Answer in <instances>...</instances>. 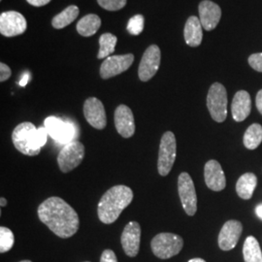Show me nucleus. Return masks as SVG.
Here are the masks:
<instances>
[{
	"label": "nucleus",
	"mask_w": 262,
	"mask_h": 262,
	"mask_svg": "<svg viewBox=\"0 0 262 262\" xmlns=\"http://www.w3.org/2000/svg\"><path fill=\"white\" fill-rule=\"evenodd\" d=\"M38 216L51 231L63 239L76 234L80 226L77 212L60 197H50L41 203Z\"/></svg>",
	"instance_id": "obj_1"
},
{
	"label": "nucleus",
	"mask_w": 262,
	"mask_h": 262,
	"mask_svg": "<svg viewBox=\"0 0 262 262\" xmlns=\"http://www.w3.org/2000/svg\"><path fill=\"white\" fill-rule=\"evenodd\" d=\"M132 199L133 191L130 187L120 185L109 188L97 206L99 220L105 225L115 223L122 211L130 204Z\"/></svg>",
	"instance_id": "obj_2"
},
{
	"label": "nucleus",
	"mask_w": 262,
	"mask_h": 262,
	"mask_svg": "<svg viewBox=\"0 0 262 262\" xmlns=\"http://www.w3.org/2000/svg\"><path fill=\"white\" fill-rule=\"evenodd\" d=\"M37 129L31 122H23L16 126L12 133V141L15 148L26 156H37L41 146L37 139Z\"/></svg>",
	"instance_id": "obj_3"
},
{
	"label": "nucleus",
	"mask_w": 262,
	"mask_h": 262,
	"mask_svg": "<svg viewBox=\"0 0 262 262\" xmlns=\"http://www.w3.org/2000/svg\"><path fill=\"white\" fill-rule=\"evenodd\" d=\"M151 251L161 259H168L177 255L184 247L181 236L173 233H159L150 242Z\"/></svg>",
	"instance_id": "obj_4"
},
{
	"label": "nucleus",
	"mask_w": 262,
	"mask_h": 262,
	"mask_svg": "<svg viewBox=\"0 0 262 262\" xmlns=\"http://www.w3.org/2000/svg\"><path fill=\"white\" fill-rule=\"evenodd\" d=\"M177 154L176 137L173 132H165L159 145L158 170L161 176H167L174 165Z\"/></svg>",
	"instance_id": "obj_5"
},
{
	"label": "nucleus",
	"mask_w": 262,
	"mask_h": 262,
	"mask_svg": "<svg viewBox=\"0 0 262 262\" xmlns=\"http://www.w3.org/2000/svg\"><path fill=\"white\" fill-rule=\"evenodd\" d=\"M207 107L214 121L225 122L227 117V93L223 84L215 83L211 85L207 96Z\"/></svg>",
	"instance_id": "obj_6"
},
{
	"label": "nucleus",
	"mask_w": 262,
	"mask_h": 262,
	"mask_svg": "<svg viewBox=\"0 0 262 262\" xmlns=\"http://www.w3.org/2000/svg\"><path fill=\"white\" fill-rule=\"evenodd\" d=\"M84 157V146L80 141L73 140L66 144L57 156V163L63 173L78 167Z\"/></svg>",
	"instance_id": "obj_7"
},
{
	"label": "nucleus",
	"mask_w": 262,
	"mask_h": 262,
	"mask_svg": "<svg viewBox=\"0 0 262 262\" xmlns=\"http://www.w3.org/2000/svg\"><path fill=\"white\" fill-rule=\"evenodd\" d=\"M179 196L184 210L188 215H195L197 211V195L191 177L187 172L180 174L178 178Z\"/></svg>",
	"instance_id": "obj_8"
},
{
	"label": "nucleus",
	"mask_w": 262,
	"mask_h": 262,
	"mask_svg": "<svg viewBox=\"0 0 262 262\" xmlns=\"http://www.w3.org/2000/svg\"><path fill=\"white\" fill-rule=\"evenodd\" d=\"M27 28V19L19 12L9 11L0 15V33L6 37L20 35Z\"/></svg>",
	"instance_id": "obj_9"
},
{
	"label": "nucleus",
	"mask_w": 262,
	"mask_h": 262,
	"mask_svg": "<svg viewBox=\"0 0 262 262\" xmlns=\"http://www.w3.org/2000/svg\"><path fill=\"white\" fill-rule=\"evenodd\" d=\"M45 128L47 129L49 135L56 142L67 144L74 138L75 128L72 123L64 122L61 119L56 117H48L45 120Z\"/></svg>",
	"instance_id": "obj_10"
},
{
	"label": "nucleus",
	"mask_w": 262,
	"mask_h": 262,
	"mask_svg": "<svg viewBox=\"0 0 262 262\" xmlns=\"http://www.w3.org/2000/svg\"><path fill=\"white\" fill-rule=\"evenodd\" d=\"M161 54L159 46L151 45L146 50L141 59L138 75L141 81L147 82L157 74L160 66Z\"/></svg>",
	"instance_id": "obj_11"
},
{
	"label": "nucleus",
	"mask_w": 262,
	"mask_h": 262,
	"mask_svg": "<svg viewBox=\"0 0 262 262\" xmlns=\"http://www.w3.org/2000/svg\"><path fill=\"white\" fill-rule=\"evenodd\" d=\"M134 56L127 54L123 56H112L107 57L100 67V76L104 80L119 75L126 71L133 63Z\"/></svg>",
	"instance_id": "obj_12"
},
{
	"label": "nucleus",
	"mask_w": 262,
	"mask_h": 262,
	"mask_svg": "<svg viewBox=\"0 0 262 262\" xmlns=\"http://www.w3.org/2000/svg\"><path fill=\"white\" fill-rule=\"evenodd\" d=\"M84 115L86 122L96 129H103L107 124L106 113L102 102L95 98L90 97L84 104Z\"/></svg>",
	"instance_id": "obj_13"
},
{
	"label": "nucleus",
	"mask_w": 262,
	"mask_h": 262,
	"mask_svg": "<svg viewBox=\"0 0 262 262\" xmlns=\"http://www.w3.org/2000/svg\"><path fill=\"white\" fill-rule=\"evenodd\" d=\"M121 241L125 254L129 257L136 256L140 250V225L137 222H130L125 225Z\"/></svg>",
	"instance_id": "obj_14"
},
{
	"label": "nucleus",
	"mask_w": 262,
	"mask_h": 262,
	"mask_svg": "<svg viewBox=\"0 0 262 262\" xmlns=\"http://www.w3.org/2000/svg\"><path fill=\"white\" fill-rule=\"evenodd\" d=\"M243 231V225L235 220L226 222L219 235V246L223 251L234 249Z\"/></svg>",
	"instance_id": "obj_15"
},
{
	"label": "nucleus",
	"mask_w": 262,
	"mask_h": 262,
	"mask_svg": "<svg viewBox=\"0 0 262 262\" xmlns=\"http://www.w3.org/2000/svg\"><path fill=\"white\" fill-rule=\"evenodd\" d=\"M115 125L118 133L123 138H130L135 132L134 116L129 107L120 105L115 111Z\"/></svg>",
	"instance_id": "obj_16"
},
{
	"label": "nucleus",
	"mask_w": 262,
	"mask_h": 262,
	"mask_svg": "<svg viewBox=\"0 0 262 262\" xmlns=\"http://www.w3.org/2000/svg\"><path fill=\"white\" fill-rule=\"evenodd\" d=\"M199 18L203 28L207 31H211L220 23L222 17L221 7L210 0H204L199 4Z\"/></svg>",
	"instance_id": "obj_17"
},
{
	"label": "nucleus",
	"mask_w": 262,
	"mask_h": 262,
	"mask_svg": "<svg viewBox=\"0 0 262 262\" xmlns=\"http://www.w3.org/2000/svg\"><path fill=\"white\" fill-rule=\"evenodd\" d=\"M204 178L207 187L214 191H221L226 186L225 172L216 160H209L204 167Z\"/></svg>",
	"instance_id": "obj_18"
},
{
	"label": "nucleus",
	"mask_w": 262,
	"mask_h": 262,
	"mask_svg": "<svg viewBox=\"0 0 262 262\" xmlns=\"http://www.w3.org/2000/svg\"><path fill=\"white\" fill-rule=\"evenodd\" d=\"M251 110L252 100L249 93H247L246 91H240L235 94L231 105V112L234 121L243 122L251 114Z\"/></svg>",
	"instance_id": "obj_19"
},
{
	"label": "nucleus",
	"mask_w": 262,
	"mask_h": 262,
	"mask_svg": "<svg viewBox=\"0 0 262 262\" xmlns=\"http://www.w3.org/2000/svg\"><path fill=\"white\" fill-rule=\"evenodd\" d=\"M202 25L200 19L197 17H189L185 26V40L188 46L190 47H198L203 38V31H202Z\"/></svg>",
	"instance_id": "obj_20"
},
{
	"label": "nucleus",
	"mask_w": 262,
	"mask_h": 262,
	"mask_svg": "<svg viewBox=\"0 0 262 262\" xmlns=\"http://www.w3.org/2000/svg\"><path fill=\"white\" fill-rule=\"evenodd\" d=\"M257 185V178L253 173H246L242 175L237 184L236 191L238 195L243 199H251L253 196V191Z\"/></svg>",
	"instance_id": "obj_21"
},
{
	"label": "nucleus",
	"mask_w": 262,
	"mask_h": 262,
	"mask_svg": "<svg viewBox=\"0 0 262 262\" xmlns=\"http://www.w3.org/2000/svg\"><path fill=\"white\" fill-rule=\"evenodd\" d=\"M101 26V19L94 14L84 16L77 24V31L84 37H90L94 35Z\"/></svg>",
	"instance_id": "obj_22"
},
{
	"label": "nucleus",
	"mask_w": 262,
	"mask_h": 262,
	"mask_svg": "<svg viewBox=\"0 0 262 262\" xmlns=\"http://www.w3.org/2000/svg\"><path fill=\"white\" fill-rule=\"evenodd\" d=\"M245 262H262V252L259 243L253 236H249L243 247Z\"/></svg>",
	"instance_id": "obj_23"
},
{
	"label": "nucleus",
	"mask_w": 262,
	"mask_h": 262,
	"mask_svg": "<svg viewBox=\"0 0 262 262\" xmlns=\"http://www.w3.org/2000/svg\"><path fill=\"white\" fill-rule=\"evenodd\" d=\"M262 142V126L253 123L244 134V145L249 150H255Z\"/></svg>",
	"instance_id": "obj_24"
},
{
	"label": "nucleus",
	"mask_w": 262,
	"mask_h": 262,
	"mask_svg": "<svg viewBox=\"0 0 262 262\" xmlns=\"http://www.w3.org/2000/svg\"><path fill=\"white\" fill-rule=\"evenodd\" d=\"M79 15V8L75 5H71L63 10L61 13L56 15L52 20V25L56 29H61L69 26L72 21L75 20Z\"/></svg>",
	"instance_id": "obj_25"
},
{
	"label": "nucleus",
	"mask_w": 262,
	"mask_h": 262,
	"mask_svg": "<svg viewBox=\"0 0 262 262\" xmlns=\"http://www.w3.org/2000/svg\"><path fill=\"white\" fill-rule=\"evenodd\" d=\"M118 42V38L112 33H104L99 38V52L97 57L99 59L107 58L115 52V48Z\"/></svg>",
	"instance_id": "obj_26"
},
{
	"label": "nucleus",
	"mask_w": 262,
	"mask_h": 262,
	"mask_svg": "<svg viewBox=\"0 0 262 262\" xmlns=\"http://www.w3.org/2000/svg\"><path fill=\"white\" fill-rule=\"evenodd\" d=\"M14 234L5 226L0 227V253H7L14 246Z\"/></svg>",
	"instance_id": "obj_27"
},
{
	"label": "nucleus",
	"mask_w": 262,
	"mask_h": 262,
	"mask_svg": "<svg viewBox=\"0 0 262 262\" xmlns=\"http://www.w3.org/2000/svg\"><path fill=\"white\" fill-rule=\"evenodd\" d=\"M145 19L142 15H136L132 17L127 24V30L132 35H139L144 30Z\"/></svg>",
	"instance_id": "obj_28"
},
{
	"label": "nucleus",
	"mask_w": 262,
	"mask_h": 262,
	"mask_svg": "<svg viewBox=\"0 0 262 262\" xmlns=\"http://www.w3.org/2000/svg\"><path fill=\"white\" fill-rule=\"evenodd\" d=\"M98 4L105 10L118 11L125 6L126 0H97Z\"/></svg>",
	"instance_id": "obj_29"
},
{
	"label": "nucleus",
	"mask_w": 262,
	"mask_h": 262,
	"mask_svg": "<svg viewBox=\"0 0 262 262\" xmlns=\"http://www.w3.org/2000/svg\"><path fill=\"white\" fill-rule=\"evenodd\" d=\"M249 63L255 71L262 73V53L253 54L249 57Z\"/></svg>",
	"instance_id": "obj_30"
},
{
	"label": "nucleus",
	"mask_w": 262,
	"mask_h": 262,
	"mask_svg": "<svg viewBox=\"0 0 262 262\" xmlns=\"http://www.w3.org/2000/svg\"><path fill=\"white\" fill-rule=\"evenodd\" d=\"M11 74H12V71H11L9 66L1 62L0 63V81L1 82L7 81L11 77Z\"/></svg>",
	"instance_id": "obj_31"
},
{
	"label": "nucleus",
	"mask_w": 262,
	"mask_h": 262,
	"mask_svg": "<svg viewBox=\"0 0 262 262\" xmlns=\"http://www.w3.org/2000/svg\"><path fill=\"white\" fill-rule=\"evenodd\" d=\"M100 262H118L116 253L112 250H105L101 254Z\"/></svg>",
	"instance_id": "obj_32"
},
{
	"label": "nucleus",
	"mask_w": 262,
	"mask_h": 262,
	"mask_svg": "<svg viewBox=\"0 0 262 262\" xmlns=\"http://www.w3.org/2000/svg\"><path fill=\"white\" fill-rule=\"evenodd\" d=\"M49 135L47 129L45 127H40L37 129V139L39 142V145L41 146V148L43 146H45V144L47 143V137Z\"/></svg>",
	"instance_id": "obj_33"
},
{
	"label": "nucleus",
	"mask_w": 262,
	"mask_h": 262,
	"mask_svg": "<svg viewBox=\"0 0 262 262\" xmlns=\"http://www.w3.org/2000/svg\"><path fill=\"white\" fill-rule=\"evenodd\" d=\"M27 1L30 5L35 6V7H41V6L46 5L49 2H51V0H27Z\"/></svg>",
	"instance_id": "obj_34"
},
{
	"label": "nucleus",
	"mask_w": 262,
	"mask_h": 262,
	"mask_svg": "<svg viewBox=\"0 0 262 262\" xmlns=\"http://www.w3.org/2000/svg\"><path fill=\"white\" fill-rule=\"evenodd\" d=\"M255 103H256L257 110H258L259 113H260V114L262 115V90L257 93V95H256V101H255Z\"/></svg>",
	"instance_id": "obj_35"
},
{
	"label": "nucleus",
	"mask_w": 262,
	"mask_h": 262,
	"mask_svg": "<svg viewBox=\"0 0 262 262\" xmlns=\"http://www.w3.org/2000/svg\"><path fill=\"white\" fill-rule=\"evenodd\" d=\"M29 79H30V74H29L28 72H26V73L23 75V77H21V80L19 81V85H21V86L27 85L28 82H29Z\"/></svg>",
	"instance_id": "obj_36"
},
{
	"label": "nucleus",
	"mask_w": 262,
	"mask_h": 262,
	"mask_svg": "<svg viewBox=\"0 0 262 262\" xmlns=\"http://www.w3.org/2000/svg\"><path fill=\"white\" fill-rule=\"evenodd\" d=\"M255 213H256L257 216L262 220V203L256 206V208H255Z\"/></svg>",
	"instance_id": "obj_37"
},
{
	"label": "nucleus",
	"mask_w": 262,
	"mask_h": 262,
	"mask_svg": "<svg viewBox=\"0 0 262 262\" xmlns=\"http://www.w3.org/2000/svg\"><path fill=\"white\" fill-rule=\"evenodd\" d=\"M0 205L1 207H5L7 205V200L4 198V197H1V199H0Z\"/></svg>",
	"instance_id": "obj_38"
},
{
	"label": "nucleus",
	"mask_w": 262,
	"mask_h": 262,
	"mask_svg": "<svg viewBox=\"0 0 262 262\" xmlns=\"http://www.w3.org/2000/svg\"><path fill=\"white\" fill-rule=\"evenodd\" d=\"M188 262H206L204 259H202V258H192V259H190Z\"/></svg>",
	"instance_id": "obj_39"
},
{
	"label": "nucleus",
	"mask_w": 262,
	"mask_h": 262,
	"mask_svg": "<svg viewBox=\"0 0 262 262\" xmlns=\"http://www.w3.org/2000/svg\"><path fill=\"white\" fill-rule=\"evenodd\" d=\"M19 262H32V261H30V260H23V261H19Z\"/></svg>",
	"instance_id": "obj_40"
},
{
	"label": "nucleus",
	"mask_w": 262,
	"mask_h": 262,
	"mask_svg": "<svg viewBox=\"0 0 262 262\" xmlns=\"http://www.w3.org/2000/svg\"><path fill=\"white\" fill-rule=\"evenodd\" d=\"M85 262H90V261H85Z\"/></svg>",
	"instance_id": "obj_41"
}]
</instances>
